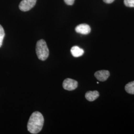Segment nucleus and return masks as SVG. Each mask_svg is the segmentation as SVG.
<instances>
[{
  "label": "nucleus",
  "mask_w": 134,
  "mask_h": 134,
  "mask_svg": "<svg viewBox=\"0 0 134 134\" xmlns=\"http://www.w3.org/2000/svg\"><path fill=\"white\" fill-rule=\"evenodd\" d=\"M125 91L131 94H134V81L127 83L125 87Z\"/></svg>",
  "instance_id": "nucleus-9"
},
{
  "label": "nucleus",
  "mask_w": 134,
  "mask_h": 134,
  "mask_svg": "<svg viewBox=\"0 0 134 134\" xmlns=\"http://www.w3.org/2000/svg\"><path fill=\"white\" fill-rule=\"evenodd\" d=\"M77 33L86 35L90 34L91 31V29L90 25L87 24H81L78 25L75 28Z\"/></svg>",
  "instance_id": "nucleus-6"
},
{
  "label": "nucleus",
  "mask_w": 134,
  "mask_h": 134,
  "mask_svg": "<svg viewBox=\"0 0 134 134\" xmlns=\"http://www.w3.org/2000/svg\"><path fill=\"white\" fill-rule=\"evenodd\" d=\"M103 1L106 4H111L113 3L114 1V0H103Z\"/></svg>",
  "instance_id": "nucleus-13"
},
{
  "label": "nucleus",
  "mask_w": 134,
  "mask_h": 134,
  "mask_svg": "<svg viewBox=\"0 0 134 134\" xmlns=\"http://www.w3.org/2000/svg\"><path fill=\"white\" fill-rule=\"evenodd\" d=\"M71 52L74 57H79L83 54L84 50L80 48L79 46H74L71 48Z\"/></svg>",
  "instance_id": "nucleus-8"
},
{
  "label": "nucleus",
  "mask_w": 134,
  "mask_h": 134,
  "mask_svg": "<svg viewBox=\"0 0 134 134\" xmlns=\"http://www.w3.org/2000/svg\"><path fill=\"white\" fill-rule=\"evenodd\" d=\"M5 36V31L2 26L0 24V47L2 46L3 39Z\"/></svg>",
  "instance_id": "nucleus-10"
},
{
  "label": "nucleus",
  "mask_w": 134,
  "mask_h": 134,
  "mask_svg": "<svg viewBox=\"0 0 134 134\" xmlns=\"http://www.w3.org/2000/svg\"><path fill=\"white\" fill-rule=\"evenodd\" d=\"M124 4L128 7L134 8V0H124Z\"/></svg>",
  "instance_id": "nucleus-11"
},
{
  "label": "nucleus",
  "mask_w": 134,
  "mask_h": 134,
  "mask_svg": "<svg viewBox=\"0 0 134 134\" xmlns=\"http://www.w3.org/2000/svg\"><path fill=\"white\" fill-rule=\"evenodd\" d=\"M44 119L42 114L35 111L31 115L27 123V130L31 134H38L43 128Z\"/></svg>",
  "instance_id": "nucleus-1"
},
{
  "label": "nucleus",
  "mask_w": 134,
  "mask_h": 134,
  "mask_svg": "<svg viewBox=\"0 0 134 134\" xmlns=\"http://www.w3.org/2000/svg\"><path fill=\"white\" fill-rule=\"evenodd\" d=\"M78 86V82L76 80L72 79L67 78L63 82V87L65 90L69 91H72L76 89Z\"/></svg>",
  "instance_id": "nucleus-3"
},
{
  "label": "nucleus",
  "mask_w": 134,
  "mask_h": 134,
  "mask_svg": "<svg viewBox=\"0 0 134 134\" xmlns=\"http://www.w3.org/2000/svg\"><path fill=\"white\" fill-rule=\"evenodd\" d=\"M64 2L68 5H72L74 3L75 0H64Z\"/></svg>",
  "instance_id": "nucleus-12"
},
{
  "label": "nucleus",
  "mask_w": 134,
  "mask_h": 134,
  "mask_svg": "<svg viewBox=\"0 0 134 134\" xmlns=\"http://www.w3.org/2000/svg\"><path fill=\"white\" fill-rule=\"evenodd\" d=\"M99 96V92L96 91H88L86 92L85 97L89 101H93L96 99Z\"/></svg>",
  "instance_id": "nucleus-7"
},
{
  "label": "nucleus",
  "mask_w": 134,
  "mask_h": 134,
  "mask_svg": "<svg viewBox=\"0 0 134 134\" xmlns=\"http://www.w3.org/2000/svg\"><path fill=\"white\" fill-rule=\"evenodd\" d=\"M110 76V72L107 70H101L95 72L94 76L97 80L100 81H106Z\"/></svg>",
  "instance_id": "nucleus-5"
},
{
  "label": "nucleus",
  "mask_w": 134,
  "mask_h": 134,
  "mask_svg": "<svg viewBox=\"0 0 134 134\" xmlns=\"http://www.w3.org/2000/svg\"><path fill=\"white\" fill-rule=\"evenodd\" d=\"M36 53L38 58L41 61H45L48 58L49 51L47 44L44 40L40 39L37 42Z\"/></svg>",
  "instance_id": "nucleus-2"
},
{
  "label": "nucleus",
  "mask_w": 134,
  "mask_h": 134,
  "mask_svg": "<svg viewBox=\"0 0 134 134\" xmlns=\"http://www.w3.org/2000/svg\"><path fill=\"white\" fill-rule=\"evenodd\" d=\"M37 0H23L19 4V8L23 12L31 10L36 4Z\"/></svg>",
  "instance_id": "nucleus-4"
}]
</instances>
